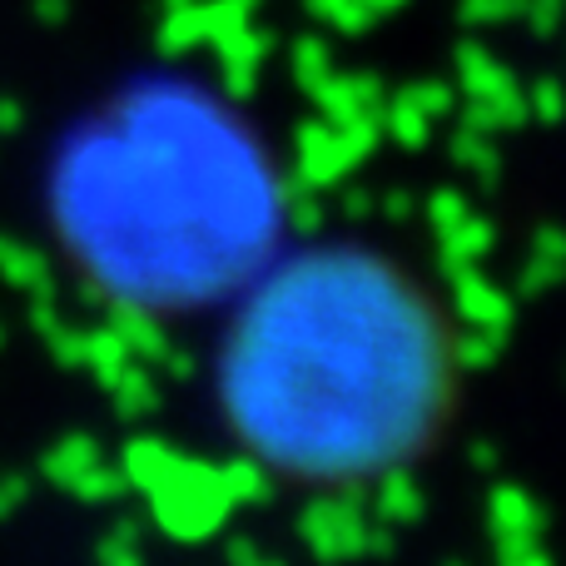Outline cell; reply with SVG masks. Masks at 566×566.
<instances>
[{
    "instance_id": "5bb4252c",
    "label": "cell",
    "mask_w": 566,
    "mask_h": 566,
    "mask_svg": "<svg viewBox=\"0 0 566 566\" xmlns=\"http://www.w3.org/2000/svg\"><path fill=\"white\" fill-rule=\"evenodd\" d=\"M527 25L537 30V35H552V30L562 25V15H566V0H527Z\"/></svg>"
},
{
    "instance_id": "7a4b0ae2",
    "label": "cell",
    "mask_w": 566,
    "mask_h": 566,
    "mask_svg": "<svg viewBox=\"0 0 566 566\" xmlns=\"http://www.w3.org/2000/svg\"><path fill=\"white\" fill-rule=\"evenodd\" d=\"M70 254L115 298L195 308L254 269L279 219L264 155L195 95H135L70 145L55 175Z\"/></svg>"
},
{
    "instance_id": "7c38bea8",
    "label": "cell",
    "mask_w": 566,
    "mask_h": 566,
    "mask_svg": "<svg viewBox=\"0 0 566 566\" xmlns=\"http://www.w3.org/2000/svg\"><path fill=\"white\" fill-rule=\"evenodd\" d=\"M527 0H462V20L468 25H497V20H517Z\"/></svg>"
},
{
    "instance_id": "6da1fadb",
    "label": "cell",
    "mask_w": 566,
    "mask_h": 566,
    "mask_svg": "<svg viewBox=\"0 0 566 566\" xmlns=\"http://www.w3.org/2000/svg\"><path fill=\"white\" fill-rule=\"evenodd\" d=\"M254 458L313 482L398 472L448 402V348L408 279L368 249H313L259 289L219 358Z\"/></svg>"
},
{
    "instance_id": "9c48e42d",
    "label": "cell",
    "mask_w": 566,
    "mask_h": 566,
    "mask_svg": "<svg viewBox=\"0 0 566 566\" xmlns=\"http://www.w3.org/2000/svg\"><path fill=\"white\" fill-rule=\"evenodd\" d=\"M566 279V229L542 224L532 234V254L517 274V293H552Z\"/></svg>"
},
{
    "instance_id": "8992f818",
    "label": "cell",
    "mask_w": 566,
    "mask_h": 566,
    "mask_svg": "<svg viewBox=\"0 0 566 566\" xmlns=\"http://www.w3.org/2000/svg\"><path fill=\"white\" fill-rule=\"evenodd\" d=\"M432 229H438V249L448 269H472L492 244H497V229L482 214H472L468 205H458L452 195L432 199Z\"/></svg>"
},
{
    "instance_id": "277c9868",
    "label": "cell",
    "mask_w": 566,
    "mask_h": 566,
    "mask_svg": "<svg viewBox=\"0 0 566 566\" xmlns=\"http://www.w3.org/2000/svg\"><path fill=\"white\" fill-rule=\"evenodd\" d=\"M488 522H492V537H497V557L507 562H547V512L527 497L522 488L512 482H497L488 497Z\"/></svg>"
},
{
    "instance_id": "4fadbf2b",
    "label": "cell",
    "mask_w": 566,
    "mask_h": 566,
    "mask_svg": "<svg viewBox=\"0 0 566 566\" xmlns=\"http://www.w3.org/2000/svg\"><path fill=\"white\" fill-rule=\"evenodd\" d=\"M313 10H318L323 20H333V25H343V30H363L373 20V10L363 6V0H308Z\"/></svg>"
},
{
    "instance_id": "ba28073f",
    "label": "cell",
    "mask_w": 566,
    "mask_h": 566,
    "mask_svg": "<svg viewBox=\"0 0 566 566\" xmlns=\"http://www.w3.org/2000/svg\"><path fill=\"white\" fill-rule=\"evenodd\" d=\"M452 283H458L462 318H468L472 328H497V333H507V323H512V293H502L497 283L482 279L478 264H472V269H452Z\"/></svg>"
},
{
    "instance_id": "8fae6325",
    "label": "cell",
    "mask_w": 566,
    "mask_h": 566,
    "mask_svg": "<svg viewBox=\"0 0 566 566\" xmlns=\"http://www.w3.org/2000/svg\"><path fill=\"white\" fill-rule=\"evenodd\" d=\"M562 115H566V90H562V80H537V85H527V119L557 125Z\"/></svg>"
},
{
    "instance_id": "5b68a950",
    "label": "cell",
    "mask_w": 566,
    "mask_h": 566,
    "mask_svg": "<svg viewBox=\"0 0 566 566\" xmlns=\"http://www.w3.org/2000/svg\"><path fill=\"white\" fill-rule=\"evenodd\" d=\"M373 527H378V522H368V512H363L358 502H338V497L313 502L298 517V537L308 542L318 557H358V552L378 547Z\"/></svg>"
},
{
    "instance_id": "30bf717a",
    "label": "cell",
    "mask_w": 566,
    "mask_h": 566,
    "mask_svg": "<svg viewBox=\"0 0 566 566\" xmlns=\"http://www.w3.org/2000/svg\"><path fill=\"white\" fill-rule=\"evenodd\" d=\"M0 279L20 293H35V298H50V264L35 254V249L15 244V239L0 234Z\"/></svg>"
},
{
    "instance_id": "52a82bcc",
    "label": "cell",
    "mask_w": 566,
    "mask_h": 566,
    "mask_svg": "<svg viewBox=\"0 0 566 566\" xmlns=\"http://www.w3.org/2000/svg\"><path fill=\"white\" fill-rule=\"evenodd\" d=\"M45 478L60 482V488H70L75 497H85V502H99L105 492H115L109 482H119L115 468H105V462H99V448L90 438L55 442V448L45 452Z\"/></svg>"
},
{
    "instance_id": "3957f363",
    "label": "cell",
    "mask_w": 566,
    "mask_h": 566,
    "mask_svg": "<svg viewBox=\"0 0 566 566\" xmlns=\"http://www.w3.org/2000/svg\"><path fill=\"white\" fill-rule=\"evenodd\" d=\"M125 478L149 492L155 517L175 537H205L229 517L239 497H254V472L249 468H209V462L165 452V442H129Z\"/></svg>"
}]
</instances>
